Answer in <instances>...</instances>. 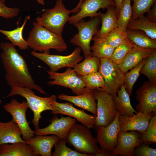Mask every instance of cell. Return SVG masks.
<instances>
[{"instance_id": "6da1fadb", "label": "cell", "mask_w": 156, "mask_h": 156, "mask_svg": "<svg viewBox=\"0 0 156 156\" xmlns=\"http://www.w3.org/2000/svg\"><path fill=\"white\" fill-rule=\"evenodd\" d=\"M0 48L2 50L1 60L5 71V77L8 86L27 88L47 94L35 83L26 61L15 46L11 43L1 42Z\"/></svg>"}, {"instance_id": "7a4b0ae2", "label": "cell", "mask_w": 156, "mask_h": 156, "mask_svg": "<svg viewBox=\"0 0 156 156\" xmlns=\"http://www.w3.org/2000/svg\"><path fill=\"white\" fill-rule=\"evenodd\" d=\"M33 25L26 40L29 47L34 51L50 54L51 49L60 52L67 50V45L62 36L41 26L36 22L33 23Z\"/></svg>"}, {"instance_id": "3957f363", "label": "cell", "mask_w": 156, "mask_h": 156, "mask_svg": "<svg viewBox=\"0 0 156 156\" xmlns=\"http://www.w3.org/2000/svg\"><path fill=\"white\" fill-rule=\"evenodd\" d=\"M66 140L75 151L89 156H99L101 151L96 138L90 129L83 125L75 124L69 130Z\"/></svg>"}, {"instance_id": "277c9868", "label": "cell", "mask_w": 156, "mask_h": 156, "mask_svg": "<svg viewBox=\"0 0 156 156\" xmlns=\"http://www.w3.org/2000/svg\"><path fill=\"white\" fill-rule=\"evenodd\" d=\"M10 93L4 98L16 95H19L25 98L29 108L34 114L32 122L35 129L39 128V121L42 113L47 110H52L51 103L56 100L57 97L54 95L49 97H42L36 95L32 89L29 88L15 86L11 87Z\"/></svg>"}, {"instance_id": "5b68a950", "label": "cell", "mask_w": 156, "mask_h": 156, "mask_svg": "<svg viewBox=\"0 0 156 156\" xmlns=\"http://www.w3.org/2000/svg\"><path fill=\"white\" fill-rule=\"evenodd\" d=\"M72 10L66 8L61 0H57L54 7L46 9L40 17H37L36 22L59 36H62L64 28L68 22Z\"/></svg>"}, {"instance_id": "8992f818", "label": "cell", "mask_w": 156, "mask_h": 156, "mask_svg": "<svg viewBox=\"0 0 156 156\" xmlns=\"http://www.w3.org/2000/svg\"><path fill=\"white\" fill-rule=\"evenodd\" d=\"M101 21L99 16H97L88 21L82 19L73 24L77 29L78 32L70 40V42L81 48L84 57L91 55L90 42L99 30Z\"/></svg>"}, {"instance_id": "52a82bcc", "label": "cell", "mask_w": 156, "mask_h": 156, "mask_svg": "<svg viewBox=\"0 0 156 156\" xmlns=\"http://www.w3.org/2000/svg\"><path fill=\"white\" fill-rule=\"evenodd\" d=\"M92 90L97 101L95 127L107 126L114 121L117 111L113 96L104 90Z\"/></svg>"}, {"instance_id": "ba28073f", "label": "cell", "mask_w": 156, "mask_h": 156, "mask_svg": "<svg viewBox=\"0 0 156 156\" xmlns=\"http://www.w3.org/2000/svg\"><path fill=\"white\" fill-rule=\"evenodd\" d=\"M99 71L102 75L105 84L103 90L116 96L123 84L125 73L120 69L118 65L108 58H100Z\"/></svg>"}, {"instance_id": "9c48e42d", "label": "cell", "mask_w": 156, "mask_h": 156, "mask_svg": "<svg viewBox=\"0 0 156 156\" xmlns=\"http://www.w3.org/2000/svg\"><path fill=\"white\" fill-rule=\"evenodd\" d=\"M81 48L78 47L71 53L67 55H51L34 51L31 54L47 65L50 68V71L56 72L63 68L73 67L81 61L83 58L81 54Z\"/></svg>"}, {"instance_id": "30bf717a", "label": "cell", "mask_w": 156, "mask_h": 156, "mask_svg": "<svg viewBox=\"0 0 156 156\" xmlns=\"http://www.w3.org/2000/svg\"><path fill=\"white\" fill-rule=\"evenodd\" d=\"M28 108L27 103L25 101L20 103L15 99H12L10 103L3 106V109L12 115V119L17 124L23 138L25 141L34 136L35 135V131L29 126L30 122L26 119V114Z\"/></svg>"}, {"instance_id": "8fae6325", "label": "cell", "mask_w": 156, "mask_h": 156, "mask_svg": "<svg viewBox=\"0 0 156 156\" xmlns=\"http://www.w3.org/2000/svg\"><path fill=\"white\" fill-rule=\"evenodd\" d=\"M49 79H52L47 82L49 85H57L71 89L77 95L82 94L86 87L83 80L71 67H68L64 72L47 71Z\"/></svg>"}, {"instance_id": "7c38bea8", "label": "cell", "mask_w": 156, "mask_h": 156, "mask_svg": "<svg viewBox=\"0 0 156 156\" xmlns=\"http://www.w3.org/2000/svg\"><path fill=\"white\" fill-rule=\"evenodd\" d=\"M51 105L52 108V114H61L73 117L89 129L95 127L96 116L89 114L84 109H77L70 103H59L55 100L51 103Z\"/></svg>"}, {"instance_id": "4fadbf2b", "label": "cell", "mask_w": 156, "mask_h": 156, "mask_svg": "<svg viewBox=\"0 0 156 156\" xmlns=\"http://www.w3.org/2000/svg\"><path fill=\"white\" fill-rule=\"evenodd\" d=\"M137 112L156 113V82L146 81L136 91Z\"/></svg>"}, {"instance_id": "5bb4252c", "label": "cell", "mask_w": 156, "mask_h": 156, "mask_svg": "<svg viewBox=\"0 0 156 156\" xmlns=\"http://www.w3.org/2000/svg\"><path fill=\"white\" fill-rule=\"evenodd\" d=\"M120 115L117 110L115 119L109 125L97 127L96 139L101 148L112 151L118 143V136L120 131L118 118Z\"/></svg>"}, {"instance_id": "9a60e30c", "label": "cell", "mask_w": 156, "mask_h": 156, "mask_svg": "<svg viewBox=\"0 0 156 156\" xmlns=\"http://www.w3.org/2000/svg\"><path fill=\"white\" fill-rule=\"evenodd\" d=\"M142 143L140 133L139 132L135 131L129 132L120 131L118 136L117 144L112 151V155L133 156L135 148Z\"/></svg>"}, {"instance_id": "2e32d148", "label": "cell", "mask_w": 156, "mask_h": 156, "mask_svg": "<svg viewBox=\"0 0 156 156\" xmlns=\"http://www.w3.org/2000/svg\"><path fill=\"white\" fill-rule=\"evenodd\" d=\"M51 123L42 129H35L36 135H44L49 134L55 135L59 139L66 140L67 134L73 125L76 123V120L74 118L68 116H62L60 118L54 116L50 121Z\"/></svg>"}, {"instance_id": "e0dca14e", "label": "cell", "mask_w": 156, "mask_h": 156, "mask_svg": "<svg viewBox=\"0 0 156 156\" xmlns=\"http://www.w3.org/2000/svg\"><path fill=\"white\" fill-rule=\"evenodd\" d=\"M110 5H115L114 0H83L78 12L70 17L68 23L73 24L85 18L99 16L97 12L99 9L107 8Z\"/></svg>"}, {"instance_id": "ac0fdd59", "label": "cell", "mask_w": 156, "mask_h": 156, "mask_svg": "<svg viewBox=\"0 0 156 156\" xmlns=\"http://www.w3.org/2000/svg\"><path fill=\"white\" fill-rule=\"evenodd\" d=\"M156 114L154 112H138L130 117L120 115L118 118L120 131H135L142 133L146 130L151 118Z\"/></svg>"}, {"instance_id": "d6986e66", "label": "cell", "mask_w": 156, "mask_h": 156, "mask_svg": "<svg viewBox=\"0 0 156 156\" xmlns=\"http://www.w3.org/2000/svg\"><path fill=\"white\" fill-rule=\"evenodd\" d=\"M58 98L70 102L77 107L97 115L96 99L92 90L85 87L83 92L81 94L72 96L62 93L58 95Z\"/></svg>"}, {"instance_id": "ffe728a7", "label": "cell", "mask_w": 156, "mask_h": 156, "mask_svg": "<svg viewBox=\"0 0 156 156\" xmlns=\"http://www.w3.org/2000/svg\"><path fill=\"white\" fill-rule=\"evenodd\" d=\"M155 52L156 49L142 48L134 44L132 48L118 65V67L125 73Z\"/></svg>"}, {"instance_id": "44dd1931", "label": "cell", "mask_w": 156, "mask_h": 156, "mask_svg": "<svg viewBox=\"0 0 156 156\" xmlns=\"http://www.w3.org/2000/svg\"><path fill=\"white\" fill-rule=\"evenodd\" d=\"M59 139L56 136L36 135L25 141L39 155L51 156L54 146Z\"/></svg>"}, {"instance_id": "7402d4cb", "label": "cell", "mask_w": 156, "mask_h": 156, "mask_svg": "<svg viewBox=\"0 0 156 156\" xmlns=\"http://www.w3.org/2000/svg\"><path fill=\"white\" fill-rule=\"evenodd\" d=\"M21 131L13 119L7 122H0V145L4 144H13L25 142L21 138Z\"/></svg>"}, {"instance_id": "603a6c76", "label": "cell", "mask_w": 156, "mask_h": 156, "mask_svg": "<svg viewBox=\"0 0 156 156\" xmlns=\"http://www.w3.org/2000/svg\"><path fill=\"white\" fill-rule=\"evenodd\" d=\"M105 14L98 12L102 22V26L94 36L99 37H104L107 34L118 27V16L115 6L110 5L107 8Z\"/></svg>"}, {"instance_id": "cb8c5ba5", "label": "cell", "mask_w": 156, "mask_h": 156, "mask_svg": "<svg viewBox=\"0 0 156 156\" xmlns=\"http://www.w3.org/2000/svg\"><path fill=\"white\" fill-rule=\"evenodd\" d=\"M39 155L29 145L23 142L0 145V156H38Z\"/></svg>"}, {"instance_id": "d4e9b609", "label": "cell", "mask_w": 156, "mask_h": 156, "mask_svg": "<svg viewBox=\"0 0 156 156\" xmlns=\"http://www.w3.org/2000/svg\"><path fill=\"white\" fill-rule=\"evenodd\" d=\"M117 93V95L113 97L116 108L121 115L130 117L138 113L131 105L130 96L123 85Z\"/></svg>"}, {"instance_id": "484cf974", "label": "cell", "mask_w": 156, "mask_h": 156, "mask_svg": "<svg viewBox=\"0 0 156 156\" xmlns=\"http://www.w3.org/2000/svg\"><path fill=\"white\" fill-rule=\"evenodd\" d=\"M30 18V16H27L21 27L18 26L16 28L10 31L0 29V33L5 36L6 38L14 46H18L21 50L27 49L29 48L28 44L23 37V32L26 23Z\"/></svg>"}, {"instance_id": "4316f807", "label": "cell", "mask_w": 156, "mask_h": 156, "mask_svg": "<svg viewBox=\"0 0 156 156\" xmlns=\"http://www.w3.org/2000/svg\"><path fill=\"white\" fill-rule=\"evenodd\" d=\"M127 29L141 30L151 38L156 40V23L150 21L144 15L131 21Z\"/></svg>"}, {"instance_id": "83f0119b", "label": "cell", "mask_w": 156, "mask_h": 156, "mask_svg": "<svg viewBox=\"0 0 156 156\" xmlns=\"http://www.w3.org/2000/svg\"><path fill=\"white\" fill-rule=\"evenodd\" d=\"M93 45L91 47V55L99 59H109L114 49L109 44L104 37H99L94 36L92 38Z\"/></svg>"}, {"instance_id": "f1b7e54d", "label": "cell", "mask_w": 156, "mask_h": 156, "mask_svg": "<svg viewBox=\"0 0 156 156\" xmlns=\"http://www.w3.org/2000/svg\"><path fill=\"white\" fill-rule=\"evenodd\" d=\"M126 32L127 38L133 44L142 48L156 49V40L151 38L143 31L127 29Z\"/></svg>"}, {"instance_id": "f546056e", "label": "cell", "mask_w": 156, "mask_h": 156, "mask_svg": "<svg viewBox=\"0 0 156 156\" xmlns=\"http://www.w3.org/2000/svg\"><path fill=\"white\" fill-rule=\"evenodd\" d=\"M85 57L84 60L75 64L73 70L79 75L85 76L99 71L100 60L95 57L88 55Z\"/></svg>"}, {"instance_id": "4dcf8cb0", "label": "cell", "mask_w": 156, "mask_h": 156, "mask_svg": "<svg viewBox=\"0 0 156 156\" xmlns=\"http://www.w3.org/2000/svg\"><path fill=\"white\" fill-rule=\"evenodd\" d=\"M146 58L143 60L138 64L125 73L123 85L129 96L132 93L133 86L140 76V69L144 64Z\"/></svg>"}, {"instance_id": "1f68e13d", "label": "cell", "mask_w": 156, "mask_h": 156, "mask_svg": "<svg viewBox=\"0 0 156 156\" xmlns=\"http://www.w3.org/2000/svg\"><path fill=\"white\" fill-rule=\"evenodd\" d=\"M78 76L83 81L85 87L88 89L103 90L105 88L104 78L99 71L85 76Z\"/></svg>"}, {"instance_id": "d6a6232c", "label": "cell", "mask_w": 156, "mask_h": 156, "mask_svg": "<svg viewBox=\"0 0 156 156\" xmlns=\"http://www.w3.org/2000/svg\"><path fill=\"white\" fill-rule=\"evenodd\" d=\"M131 0H123L120 8L118 19V27L126 30L132 15Z\"/></svg>"}, {"instance_id": "836d02e7", "label": "cell", "mask_w": 156, "mask_h": 156, "mask_svg": "<svg viewBox=\"0 0 156 156\" xmlns=\"http://www.w3.org/2000/svg\"><path fill=\"white\" fill-rule=\"evenodd\" d=\"M140 73L146 76L149 81L156 82V52L146 58Z\"/></svg>"}, {"instance_id": "e575fe53", "label": "cell", "mask_w": 156, "mask_h": 156, "mask_svg": "<svg viewBox=\"0 0 156 156\" xmlns=\"http://www.w3.org/2000/svg\"><path fill=\"white\" fill-rule=\"evenodd\" d=\"M132 7V21L147 12L156 2V0H133Z\"/></svg>"}, {"instance_id": "d590c367", "label": "cell", "mask_w": 156, "mask_h": 156, "mask_svg": "<svg viewBox=\"0 0 156 156\" xmlns=\"http://www.w3.org/2000/svg\"><path fill=\"white\" fill-rule=\"evenodd\" d=\"M134 44L127 38L115 49L109 58L118 65L133 46Z\"/></svg>"}, {"instance_id": "8d00e7d4", "label": "cell", "mask_w": 156, "mask_h": 156, "mask_svg": "<svg viewBox=\"0 0 156 156\" xmlns=\"http://www.w3.org/2000/svg\"><path fill=\"white\" fill-rule=\"evenodd\" d=\"M66 140L59 139L55 145V149L51 154L53 156H89L79 153L68 148L66 144Z\"/></svg>"}, {"instance_id": "74e56055", "label": "cell", "mask_w": 156, "mask_h": 156, "mask_svg": "<svg viewBox=\"0 0 156 156\" xmlns=\"http://www.w3.org/2000/svg\"><path fill=\"white\" fill-rule=\"evenodd\" d=\"M104 37L114 49L127 38L126 30L118 27L107 34Z\"/></svg>"}, {"instance_id": "f35d334b", "label": "cell", "mask_w": 156, "mask_h": 156, "mask_svg": "<svg viewBox=\"0 0 156 156\" xmlns=\"http://www.w3.org/2000/svg\"><path fill=\"white\" fill-rule=\"evenodd\" d=\"M143 143L148 145L156 143V115L153 116L150 120L145 131L140 133Z\"/></svg>"}, {"instance_id": "ab89813d", "label": "cell", "mask_w": 156, "mask_h": 156, "mask_svg": "<svg viewBox=\"0 0 156 156\" xmlns=\"http://www.w3.org/2000/svg\"><path fill=\"white\" fill-rule=\"evenodd\" d=\"M5 0H0V17L5 19L13 18L17 16L20 12L18 8H9L5 5Z\"/></svg>"}, {"instance_id": "60d3db41", "label": "cell", "mask_w": 156, "mask_h": 156, "mask_svg": "<svg viewBox=\"0 0 156 156\" xmlns=\"http://www.w3.org/2000/svg\"><path fill=\"white\" fill-rule=\"evenodd\" d=\"M134 155L136 156H156V149L142 143L135 148Z\"/></svg>"}, {"instance_id": "b9f144b4", "label": "cell", "mask_w": 156, "mask_h": 156, "mask_svg": "<svg viewBox=\"0 0 156 156\" xmlns=\"http://www.w3.org/2000/svg\"><path fill=\"white\" fill-rule=\"evenodd\" d=\"M151 7L147 12V14L146 17L150 21L156 23V2Z\"/></svg>"}, {"instance_id": "7bdbcfd3", "label": "cell", "mask_w": 156, "mask_h": 156, "mask_svg": "<svg viewBox=\"0 0 156 156\" xmlns=\"http://www.w3.org/2000/svg\"><path fill=\"white\" fill-rule=\"evenodd\" d=\"M115 4V8L118 17L120 8L123 0H114Z\"/></svg>"}, {"instance_id": "ee69618b", "label": "cell", "mask_w": 156, "mask_h": 156, "mask_svg": "<svg viewBox=\"0 0 156 156\" xmlns=\"http://www.w3.org/2000/svg\"><path fill=\"white\" fill-rule=\"evenodd\" d=\"M83 0H80L76 6L72 10V12L73 14H76L79 11V6L82 1Z\"/></svg>"}, {"instance_id": "f6af8a7d", "label": "cell", "mask_w": 156, "mask_h": 156, "mask_svg": "<svg viewBox=\"0 0 156 156\" xmlns=\"http://www.w3.org/2000/svg\"><path fill=\"white\" fill-rule=\"evenodd\" d=\"M37 2L39 4L44 5V0H36Z\"/></svg>"}, {"instance_id": "bcb514c9", "label": "cell", "mask_w": 156, "mask_h": 156, "mask_svg": "<svg viewBox=\"0 0 156 156\" xmlns=\"http://www.w3.org/2000/svg\"><path fill=\"white\" fill-rule=\"evenodd\" d=\"M1 103H2V101H1V99H0V105L1 104Z\"/></svg>"}, {"instance_id": "7dc6e473", "label": "cell", "mask_w": 156, "mask_h": 156, "mask_svg": "<svg viewBox=\"0 0 156 156\" xmlns=\"http://www.w3.org/2000/svg\"><path fill=\"white\" fill-rule=\"evenodd\" d=\"M62 1H63L64 0H61Z\"/></svg>"}, {"instance_id": "c3c4849f", "label": "cell", "mask_w": 156, "mask_h": 156, "mask_svg": "<svg viewBox=\"0 0 156 156\" xmlns=\"http://www.w3.org/2000/svg\"><path fill=\"white\" fill-rule=\"evenodd\" d=\"M5 0L6 1V0Z\"/></svg>"}]
</instances>
